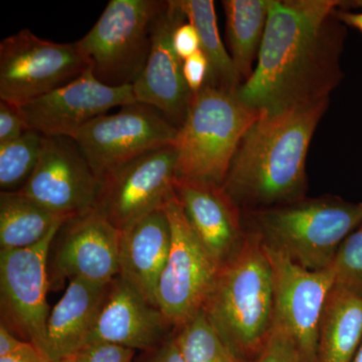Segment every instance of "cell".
Masks as SVG:
<instances>
[{"mask_svg":"<svg viewBox=\"0 0 362 362\" xmlns=\"http://www.w3.org/2000/svg\"><path fill=\"white\" fill-rule=\"evenodd\" d=\"M337 0H270L265 35L240 101L271 113L329 99L342 78L345 39Z\"/></svg>","mask_w":362,"mask_h":362,"instance_id":"obj_1","label":"cell"},{"mask_svg":"<svg viewBox=\"0 0 362 362\" xmlns=\"http://www.w3.org/2000/svg\"><path fill=\"white\" fill-rule=\"evenodd\" d=\"M329 99L263 113L247 130L223 187L242 211L305 197L306 159Z\"/></svg>","mask_w":362,"mask_h":362,"instance_id":"obj_2","label":"cell"},{"mask_svg":"<svg viewBox=\"0 0 362 362\" xmlns=\"http://www.w3.org/2000/svg\"><path fill=\"white\" fill-rule=\"evenodd\" d=\"M202 311L235 354L259 358L273 332L275 295L271 263L258 235L247 232L239 254L221 267Z\"/></svg>","mask_w":362,"mask_h":362,"instance_id":"obj_3","label":"cell"},{"mask_svg":"<svg viewBox=\"0 0 362 362\" xmlns=\"http://www.w3.org/2000/svg\"><path fill=\"white\" fill-rule=\"evenodd\" d=\"M247 232L311 271L331 268L345 239L362 225V204L322 197L243 211Z\"/></svg>","mask_w":362,"mask_h":362,"instance_id":"obj_4","label":"cell"},{"mask_svg":"<svg viewBox=\"0 0 362 362\" xmlns=\"http://www.w3.org/2000/svg\"><path fill=\"white\" fill-rule=\"evenodd\" d=\"M262 114L235 90L204 85L192 94L178 131L176 177L223 185L240 141Z\"/></svg>","mask_w":362,"mask_h":362,"instance_id":"obj_5","label":"cell"},{"mask_svg":"<svg viewBox=\"0 0 362 362\" xmlns=\"http://www.w3.org/2000/svg\"><path fill=\"white\" fill-rule=\"evenodd\" d=\"M164 1L111 0L77 45L95 77L112 87L133 85L151 49L152 28Z\"/></svg>","mask_w":362,"mask_h":362,"instance_id":"obj_6","label":"cell"},{"mask_svg":"<svg viewBox=\"0 0 362 362\" xmlns=\"http://www.w3.org/2000/svg\"><path fill=\"white\" fill-rule=\"evenodd\" d=\"M90 69L77 42L42 40L28 28L0 42V100L23 106Z\"/></svg>","mask_w":362,"mask_h":362,"instance_id":"obj_7","label":"cell"},{"mask_svg":"<svg viewBox=\"0 0 362 362\" xmlns=\"http://www.w3.org/2000/svg\"><path fill=\"white\" fill-rule=\"evenodd\" d=\"M163 209L171 226V247L159 278L156 304L177 329L202 311L221 267L202 244L175 194Z\"/></svg>","mask_w":362,"mask_h":362,"instance_id":"obj_8","label":"cell"},{"mask_svg":"<svg viewBox=\"0 0 362 362\" xmlns=\"http://www.w3.org/2000/svg\"><path fill=\"white\" fill-rule=\"evenodd\" d=\"M178 131L160 111L137 102L97 117L73 139L100 181L138 157L175 145Z\"/></svg>","mask_w":362,"mask_h":362,"instance_id":"obj_9","label":"cell"},{"mask_svg":"<svg viewBox=\"0 0 362 362\" xmlns=\"http://www.w3.org/2000/svg\"><path fill=\"white\" fill-rule=\"evenodd\" d=\"M64 223H59L39 244L26 249L0 250V324L45 356L49 320V249Z\"/></svg>","mask_w":362,"mask_h":362,"instance_id":"obj_10","label":"cell"},{"mask_svg":"<svg viewBox=\"0 0 362 362\" xmlns=\"http://www.w3.org/2000/svg\"><path fill=\"white\" fill-rule=\"evenodd\" d=\"M264 247L273 271L274 326L289 334L303 362H317L319 325L326 300L335 284L332 268L308 270L284 252L265 244Z\"/></svg>","mask_w":362,"mask_h":362,"instance_id":"obj_11","label":"cell"},{"mask_svg":"<svg viewBox=\"0 0 362 362\" xmlns=\"http://www.w3.org/2000/svg\"><path fill=\"white\" fill-rule=\"evenodd\" d=\"M119 242L120 230L97 209L66 221L49 249V288L76 279L110 283L119 275Z\"/></svg>","mask_w":362,"mask_h":362,"instance_id":"obj_12","label":"cell"},{"mask_svg":"<svg viewBox=\"0 0 362 362\" xmlns=\"http://www.w3.org/2000/svg\"><path fill=\"white\" fill-rule=\"evenodd\" d=\"M175 145L153 150L111 171L100 180L96 209L119 230L162 209L173 192Z\"/></svg>","mask_w":362,"mask_h":362,"instance_id":"obj_13","label":"cell"},{"mask_svg":"<svg viewBox=\"0 0 362 362\" xmlns=\"http://www.w3.org/2000/svg\"><path fill=\"white\" fill-rule=\"evenodd\" d=\"M99 189V180L74 139L45 136L39 163L18 192L73 218L96 209Z\"/></svg>","mask_w":362,"mask_h":362,"instance_id":"obj_14","label":"cell"},{"mask_svg":"<svg viewBox=\"0 0 362 362\" xmlns=\"http://www.w3.org/2000/svg\"><path fill=\"white\" fill-rule=\"evenodd\" d=\"M137 103L132 85L112 87L98 80L92 69L63 87L18 107L28 129L47 137L74 136L97 117L115 107Z\"/></svg>","mask_w":362,"mask_h":362,"instance_id":"obj_15","label":"cell"},{"mask_svg":"<svg viewBox=\"0 0 362 362\" xmlns=\"http://www.w3.org/2000/svg\"><path fill=\"white\" fill-rule=\"evenodd\" d=\"M185 20L180 0L163 2L152 28L146 65L132 85L138 103L160 111L178 128L185 121L192 96L183 77L182 61L173 45V30Z\"/></svg>","mask_w":362,"mask_h":362,"instance_id":"obj_16","label":"cell"},{"mask_svg":"<svg viewBox=\"0 0 362 362\" xmlns=\"http://www.w3.org/2000/svg\"><path fill=\"white\" fill-rule=\"evenodd\" d=\"M173 189L195 235L218 265L225 266L247 239L242 209L216 183L175 177Z\"/></svg>","mask_w":362,"mask_h":362,"instance_id":"obj_17","label":"cell"},{"mask_svg":"<svg viewBox=\"0 0 362 362\" xmlns=\"http://www.w3.org/2000/svg\"><path fill=\"white\" fill-rule=\"evenodd\" d=\"M175 331L158 307L117 276L109 284L96 325L86 343L111 342L141 352L158 346Z\"/></svg>","mask_w":362,"mask_h":362,"instance_id":"obj_18","label":"cell"},{"mask_svg":"<svg viewBox=\"0 0 362 362\" xmlns=\"http://www.w3.org/2000/svg\"><path fill=\"white\" fill-rule=\"evenodd\" d=\"M171 226L163 207L141 216L120 230L119 275L150 303L171 247Z\"/></svg>","mask_w":362,"mask_h":362,"instance_id":"obj_19","label":"cell"},{"mask_svg":"<svg viewBox=\"0 0 362 362\" xmlns=\"http://www.w3.org/2000/svg\"><path fill=\"white\" fill-rule=\"evenodd\" d=\"M110 283L71 280L49 314L45 357L51 362L71 358L87 341L103 306Z\"/></svg>","mask_w":362,"mask_h":362,"instance_id":"obj_20","label":"cell"},{"mask_svg":"<svg viewBox=\"0 0 362 362\" xmlns=\"http://www.w3.org/2000/svg\"><path fill=\"white\" fill-rule=\"evenodd\" d=\"M362 343V294L334 284L319 325L317 362H354Z\"/></svg>","mask_w":362,"mask_h":362,"instance_id":"obj_21","label":"cell"},{"mask_svg":"<svg viewBox=\"0 0 362 362\" xmlns=\"http://www.w3.org/2000/svg\"><path fill=\"white\" fill-rule=\"evenodd\" d=\"M221 4L226 14L228 52L243 84L251 77L258 59L270 0H223Z\"/></svg>","mask_w":362,"mask_h":362,"instance_id":"obj_22","label":"cell"},{"mask_svg":"<svg viewBox=\"0 0 362 362\" xmlns=\"http://www.w3.org/2000/svg\"><path fill=\"white\" fill-rule=\"evenodd\" d=\"M64 218L18 192H0V250L39 244Z\"/></svg>","mask_w":362,"mask_h":362,"instance_id":"obj_23","label":"cell"},{"mask_svg":"<svg viewBox=\"0 0 362 362\" xmlns=\"http://www.w3.org/2000/svg\"><path fill=\"white\" fill-rule=\"evenodd\" d=\"M180 4L188 23L194 26L201 51L209 62L206 84L225 90H237L242 83L230 52L221 42L213 0H180Z\"/></svg>","mask_w":362,"mask_h":362,"instance_id":"obj_24","label":"cell"},{"mask_svg":"<svg viewBox=\"0 0 362 362\" xmlns=\"http://www.w3.org/2000/svg\"><path fill=\"white\" fill-rule=\"evenodd\" d=\"M175 334L187 362H256L235 354L221 339L204 311L177 328Z\"/></svg>","mask_w":362,"mask_h":362,"instance_id":"obj_25","label":"cell"},{"mask_svg":"<svg viewBox=\"0 0 362 362\" xmlns=\"http://www.w3.org/2000/svg\"><path fill=\"white\" fill-rule=\"evenodd\" d=\"M45 136L28 130L11 142L0 144V188L18 192L39 163Z\"/></svg>","mask_w":362,"mask_h":362,"instance_id":"obj_26","label":"cell"},{"mask_svg":"<svg viewBox=\"0 0 362 362\" xmlns=\"http://www.w3.org/2000/svg\"><path fill=\"white\" fill-rule=\"evenodd\" d=\"M331 268L335 284L362 294V225L342 243Z\"/></svg>","mask_w":362,"mask_h":362,"instance_id":"obj_27","label":"cell"},{"mask_svg":"<svg viewBox=\"0 0 362 362\" xmlns=\"http://www.w3.org/2000/svg\"><path fill=\"white\" fill-rule=\"evenodd\" d=\"M136 350L115 343L90 341L86 343L74 354L71 362H134Z\"/></svg>","mask_w":362,"mask_h":362,"instance_id":"obj_28","label":"cell"},{"mask_svg":"<svg viewBox=\"0 0 362 362\" xmlns=\"http://www.w3.org/2000/svg\"><path fill=\"white\" fill-rule=\"evenodd\" d=\"M256 362H303L297 345L286 331L274 326L265 349Z\"/></svg>","mask_w":362,"mask_h":362,"instance_id":"obj_29","label":"cell"},{"mask_svg":"<svg viewBox=\"0 0 362 362\" xmlns=\"http://www.w3.org/2000/svg\"><path fill=\"white\" fill-rule=\"evenodd\" d=\"M28 130L18 108L0 100V144L18 139Z\"/></svg>","mask_w":362,"mask_h":362,"instance_id":"obj_30","label":"cell"},{"mask_svg":"<svg viewBox=\"0 0 362 362\" xmlns=\"http://www.w3.org/2000/svg\"><path fill=\"white\" fill-rule=\"evenodd\" d=\"M182 73L188 89L192 94L199 92L209 80V62L204 52H197L182 62Z\"/></svg>","mask_w":362,"mask_h":362,"instance_id":"obj_31","label":"cell"},{"mask_svg":"<svg viewBox=\"0 0 362 362\" xmlns=\"http://www.w3.org/2000/svg\"><path fill=\"white\" fill-rule=\"evenodd\" d=\"M173 45L176 54L182 62L201 51L199 35L194 26L187 20L175 26L173 33Z\"/></svg>","mask_w":362,"mask_h":362,"instance_id":"obj_32","label":"cell"},{"mask_svg":"<svg viewBox=\"0 0 362 362\" xmlns=\"http://www.w3.org/2000/svg\"><path fill=\"white\" fill-rule=\"evenodd\" d=\"M176 330V329H175ZM134 362H187L181 352L175 331L154 349L140 352Z\"/></svg>","mask_w":362,"mask_h":362,"instance_id":"obj_33","label":"cell"},{"mask_svg":"<svg viewBox=\"0 0 362 362\" xmlns=\"http://www.w3.org/2000/svg\"><path fill=\"white\" fill-rule=\"evenodd\" d=\"M0 362H51L32 343L25 342L9 356L0 357Z\"/></svg>","mask_w":362,"mask_h":362,"instance_id":"obj_34","label":"cell"},{"mask_svg":"<svg viewBox=\"0 0 362 362\" xmlns=\"http://www.w3.org/2000/svg\"><path fill=\"white\" fill-rule=\"evenodd\" d=\"M25 341L14 335L6 326L0 324V357L9 356L21 349Z\"/></svg>","mask_w":362,"mask_h":362,"instance_id":"obj_35","label":"cell"},{"mask_svg":"<svg viewBox=\"0 0 362 362\" xmlns=\"http://www.w3.org/2000/svg\"><path fill=\"white\" fill-rule=\"evenodd\" d=\"M337 16L343 25L356 28L362 33V11L361 13H350V11L338 9Z\"/></svg>","mask_w":362,"mask_h":362,"instance_id":"obj_36","label":"cell"},{"mask_svg":"<svg viewBox=\"0 0 362 362\" xmlns=\"http://www.w3.org/2000/svg\"><path fill=\"white\" fill-rule=\"evenodd\" d=\"M354 362H362V343L356 357H354Z\"/></svg>","mask_w":362,"mask_h":362,"instance_id":"obj_37","label":"cell"},{"mask_svg":"<svg viewBox=\"0 0 362 362\" xmlns=\"http://www.w3.org/2000/svg\"><path fill=\"white\" fill-rule=\"evenodd\" d=\"M58 362H71L70 361H58Z\"/></svg>","mask_w":362,"mask_h":362,"instance_id":"obj_38","label":"cell"}]
</instances>
